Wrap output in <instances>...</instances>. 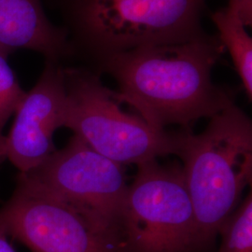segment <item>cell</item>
<instances>
[{"label": "cell", "instance_id": "1", "mask_svg": "<svg viewBox=\"0 0 252 252\" xmlns=\"http://www.w3.org/2000/svg\"><path fill=\"white\" fill-rule=\"evenodd\" d=\"M224 47L201 33L188 39L106 54L103 70L117 81L118 99L151 126L189 128L234 103L232 91L213 83Z\"/></svg>", "mask_w": 252, "mask_h": 252}, {"label": "cell", "instance_id": "9", "mask_svg": "<svg viewBox=\"0 0 252 252\" xmlns=\"http://www.w3.org/2000/svg\"><path fill=\"white\" fill-rule=\"evenodd\" d=\"M20 49L53 62L71 53L66 30L47 18L41 0H0V54L8 58Z\"/></svg>", "mask_w": 252, "mask_h": 252}, {"label": "cell", "instance_id": "12", "mask_svg": "<svg viewBox=\"0 0 252 252\" xmlns=\"http://www.w3.org/2000/svg\"><path fill=\"white\" fill-rule=\"evenodd\" d=\"M8 235L0 230V252H16L8 240Z\"/></svg>", "mask_w": 252, "mask_h": 252}, {"label": "cell", "instance_id": "2", "mask_svg": "<svg viewBox=\"0 0 252 252\" xmlns=\"http://www.w3.org/2000/svg\"><path fill=\"white\" fill-rule=\"evenodd\" d=\"M194 135L185 129L180 152L196 222L195 252H213L226 219L252 184V123L234 103Z\"/></svg>", "mask_w": 252, "mask_h": 252}, {"label": "cell", "instance_id": "13", "mask_svg": "<svg viewBox=\"0 0 252 252\" xmlns=\"http://www.w3.org/2000/svg\"><path fill=\"white\" fill-rule=\"evenodd\" d=\"M236 1H238V2H243V3H246V2H251L252 0H236Z\"/></svg>", "mask_w": 252, "mask_h": 252}, {"label": "cell", "instance_id": "4", "mask_svg": "<svg viewBox=\"0 0 252 252\" xmlns=\"http://www.w3.org/2000/svg\"><path fill=\"white\" fill-rule=\"evenodd\" d=\"M195 237L182 165L137 164L118 220L120 252H195Z\"/></svg>", "mask_w": 252, "mask_h": 252}, {"label": "cell", "instance_id": "3", "mask_svg": "<svg viewBox=\"0 0 252 252\" xmlns=\"http://www.w3.org/2000/svg\"><path fill=\"white\" fill-rule=\"evenodd\" d=\"M66 93L63 127L93 150L123 165H136L167 155H180L185 129H157L138 114L125 111L116 92L99 76L83 68H63Z\"/></svg>", "mask_w": 252, "mask_h": 252}, {"label": "cell", "instance_id": "10", "mask_svg": "<svg viewBox=\"0 0 252 252\" xmlns=\"http://www.w3.org/2000/svg\"><path fill=\"white\" fill-rule=\"evenodd\" d=\"M220 40L231 55L250 101L252 97V39L245 29L239 12L228 4L211 16Z\"/></svg>", "mask_w": 252, "mask_h": 252}, {"label": "cell", "instance_id": "6", "mask_svg": "<svg viewBox=\"0 0 252 252\" xmlns=\"http://www.w3.org/2000/svg\"><path fill=\"white\" fill-rule=\"evenodd\" d=\"M22 179L72 205L118 244V220L128 184L123 164L93 150L80 136L56 150ZM120 251V249H119Z\"/></svg>", "mask_w": 252, "mask_h": 252}, {"label": "cell", "instance_id": "11", "mask_svg": "<svg viewBox=\"0 0 252 252\" xmlns=\"http://www.w3.org/2000/svg\"><path fill=\"white\" fill-rule=\"evenodd\" d=\"M7 58L0 54V162L4 158V128L26 95Z\"/></svg>", "mask_w": 252, "mask_h": 252}, {"label": "cell", "instance_id": "7", "mask_svg": "<svg viewBox=\"0 0 252 252\" xmlns=\"http://www.w3.org/2000/svg\"><path fill=\"white\" fill-rule=\"evenodd\" d=\"M0 230L32 252H120L79 208L20 176L0 207Z\"/></svg>", "mask_w": 252, "mask_h": 252}, {"label": "cell", "instance_id": "5", "mask_svg": "<svg viewBox=\"0 0 252 252\" xmlns=\"http://www.w3.org/2000/svg\"><path fill=\"white\" fill-rule=\"evenodd\" d=\"M206 0H77L75 15L83 36L112 54L181 41L203 33Z\"/></svg>", "mask_w": 252, "mask_h": 252}, {"label": "cell", "instance_id": "8", "mask_svg": "<svg viewBox=\"0 0 252 252\" xmlns=\"http://www.w3.org/2000/svg\"><path fill=\"white\" fill-rule=\"evenodd\" d=\"M47 61L36 85L26 93L5 136L4 158L19 173L35 169L56 151L55 131L63 127L66 93L63 68Z\"/></svg>", "mask_w": 252, "mask_h": 252}]
</instances>
